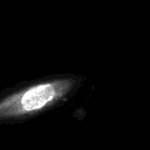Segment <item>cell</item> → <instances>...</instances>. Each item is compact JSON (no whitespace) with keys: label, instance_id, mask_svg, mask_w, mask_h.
Segmentation results:
<instances>
[{"label":"cell","instance_id":"obj_1","mask_svg":"<svg viewBox=\"0 0 150 150\" xmlns=\"http://www.w3.org/2000/svg\"><path fill=\"white\" fill-rule=\"evenodd\" d=\"M86 79L73 73L46 75L0 95V123H21L70 101Z\"/></svg>","mask_w":150,"mask_h":150}]
</instances>
